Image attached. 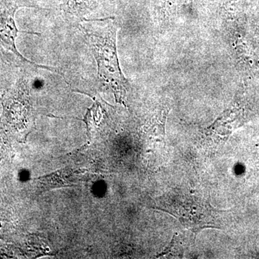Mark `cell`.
Returning a JSON list of instances; mask_svg holds the SVG:
<instances>
[{"mask_svg": "<svg viewBox=\"0 0 259 259\" xmlns=\"http://www.w3.org/2000/svg\"><path fill=\"white\" fill-rule=\"evenodd\" d=\"M79 28L95 56L99 79L113 94L116 101L124 103L129 83L119 64L116 42L118 28L113 19H84Z\"/></svg>", "mask_w": 259, "mask_h": 259, "instance_id": "cell-1", "label": "cell"}, {"mask_svg": "<svg viewBox=\"0 0 259 259\" xmlns=\"http://www.w3.org/2000/svg\"><path fill=\"white\" fill-rule=\"evenodd\" d=\"M155 208L176 218L195 236L207 228L221 229V209L211 205L209 199L199 194L173 190L156 200Z\"/></svg>", "mask_w": 259, "mask_h": 259, "instance_id": "cell-2", "label": "cell"}, {"mask_svg": "<svg viewBox=\"0 0 259 259\" xmlns=\"http://www.w3.org/2000/svg\"><path fill=\"white\" fill-rule=\"evenodd\" d=\"M20 7L22 5L15 0H0V46L14 54L20 60L37 66L24 58L15 46L19 30L15 24V14Z\"/></svg>", "mask_w": 259, "mask_h": 259, "instance_id": "cell-3", "label": "cell"}, {"mask_svg": "<svg viewBox=\"0 0 259 259\" xmlns=\"http://www.w3.org/2000/svg\"><path fill=\"white\" fill-rule=\"evenodd\" d=\"M104 0H66L62 5V9L66 13L78 18L91 13L96 9L98 5Z\"/></svg>", "mask_w": 259, "mask_h": 259, "instance_id": "cell-4", "label": "cell"}, {"mask_svg": "<svg viewBox=\"0 0 259 259\" xmlns=\"http://www.w3.org/2000/svg\"><path fill=\"white\" fill-rule=\"evenodd\" d=\"M73 175H74L71 173V170L61 171L49 176L38 178V180L40 181L42 187H45L44 188H52L56 186H64L69 184V182H74L73 181L75 179H72L74 177Z\"/></svg>", "mask_w": 259, "mask_h": 259, "instance_id": "cell-5", "label": "cell"}, {"mask_svg": "<svg viewBox=\"0 0 259 259\" xmlns=\"http://www.w3.org/2000/svg\"><path fill=\"white\" fill-rule=\"evenodd\" d=\"M179 242H180L179 238H176V236L174 237L166 249L163 250L158 256L163 257L164 255H168V257H176V258L182 257L184 254V250L182 245L179 244Z\"/></svg>", "mask_w": 259, "mask_h": 259, "instance_id": "cell-6", "label": "cell"}]
</instances>
